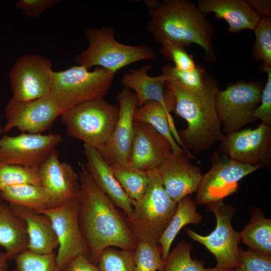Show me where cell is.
<instances>
[{
  "label": "cell",
  "mask_w": 271,
  "mask_h": 271,
  "mask_svg": "<svg viewBox=\"0 0 271 271\" xmlns=\"http://www.w3.org/2000/svg\"><path fill=\"white\" fill-rule=\"evenodd\" d=\"M78 175V221L88 249V259L96 265L101 252L110 246L134 251L138 241L126 216L96 186L85 165H81Z\"/></svg>",
  "instance_id": "1"
},
{
  "label": "cell",
  "mask_w": 271,
  "mask_h": 271,
  "mask_svg": "<svg viewBox=\"0 0 271 271\" xmlns=\"http://www.w3.org/2000/svg\"><path fill=\"white\" fill-rule=\"evenodd\" d=\"M144 3L150 17L148 30L157 42L168 41L184 48L195 44L203 49L208 61L215 60L214 28L193 3L186 0Z\"/></svg>",
  "instance_id": "2"
},
{
  "label": "cell",
  "mask_w": 271,
  "mask_h": 271,
  "mask_svg": "<svg viewBox=\"0 0 271 271\" xmlns=\"http://www.w3.org/2000/svg\"><path fill=\"white\" fill-rule=\"evenodd\" d=\"M166 86L175 96L173 110L187 123V127L178 133L187 152L191 154L189 149L194 153H200L220 142L224 134L215 108V95L218 90L216 83L212 82L200 93L186 91L169 83L166 82Z\"/></svg>",
  "instance_id": "3"
},
{
  "label": "cell",
  "mask_w": 271,
  "mask_h": 271,
  "mask_svg": "<svg viewBox=\"0 0 271 271\" xmlns=\"http://www.w3.org/2000/svg\"><path fill=\"white\" fill-rule=\"evenodd\" d=\"M148 174L146 192L141 199L134 201L126 221L138 242L157 244L175 213L177 203L166 191L157 168Z\"/></svg>",
  "instance_id": "4"
},
{
  "label": "cell",
  "mask_w": 271,
  "mask_h": 271,
  "mask_svg": "<svg viewBox=\"0 0 271 271\" xmlns=\"http://www.w3.org/2000/svg\"><path fill=\"white\" fill-rule=\"evenodd\" d=\"M114 35L113 28L109 26L86 30L89 44L76 56L77 64L89 70L94 66L102 68L115 74L127 65L155 58L156 54L150 46L125 45L117 41Z\"/></svg>",
  "instance_id": "5"
},
{
  "label": "cell",
  "mask_w": 271,
  "mask_h": 271,
  "mask_svg": "<svg viewBox=\"0 0 271 271\" xmlns=\"http://www.w3.org/2000/svg\"><path fill=\"white\" fill-rule=\"evenodd\" d=\"M114 75L102 68L90 71L79 65L54 71L49 95L62 114L79 104L103 98L113 83Z\"/></svg>",
  "instance_id": "6"
},
{
  "label": "cell",
  "mask_w": 271,
  "mask_h": 271,
  "mask_svg": "<svg viewBox=\"0 0 271 271\" xmlns=\"http://www.w3.org/2000/svg\"><path fill=\"white\" fill-rule=\"evenodd\" d=\"M118 113V106L102 98L79 104L61 116L70 136L99 151L108 141Z\"/></svg>",
  "instance_id": "7"
},
{
  "label": "cell",
  "mask_w": 271,
  "mask_h": 271,
  "mask_svg": "<svg viewBox=\"0 0 271 271\" xmlns=\"http://www.w3.org/2000/svg\"><path fill=\"white\" fill-rule=\"evenodd\" d=\"M207 211L216 218V226L209 235L203 236L189 228L185 229L192 240L203 245L214 256L216 267L235 269L238 265V245L241 241L240 232L235 230L231 220L236 210L233 206L226 204L223 200L207 205Z\"/></svg>",
  "instance_id": "8"
},
{
  "label": "cell",
  "mask_w": 271,
  "mask_h": 271,
  "mask_svg": "<svg viewBox=\"0 0 271 271\" xmlns=\"http://www.w3.org/2000/svg\"><path fill=\"white\" fill-rule=\"evenodd\" d=\"M262 89L258 83L241 82L217 91L215 108L223 132H235L255 120L252 114L260 103Z\"/></svg>",
  "instance_id": "9"
},
{
  "label": "cell",
  "mask_w": 271,
  "mask_h": 271,
  "mask_svg": "<svg viewBox=\"0 0 271 271\" xmlns=\"http://www.w3.org/2000/svg\"><path fill=\"white\" fill-rule=\"evenodd\" d=\"M211 161L212 167L202 175L196 191L194 200L196 205L223 200L236 192L243 178L262 168L241 164L218 152L213 153Z\"/></svg>",
  "instance_id": "10"
},
{
  "label": "cell",
  "mask_w": 271,
  "mask_h": 271,
  "mask_svg": "<svg viewBox=\"0 0 271 271\" xmlns=\"http://www.w3.org/2000/svg\"><path fill=\"white\" fill-rule=\"evenodd\" d=\"M53 72L52 62L47 58L33 54L22 56L9 74L12 98L28 101L49 95Z\"/></svg>",
  "instance_id": "11"
},
{
  "label": "cell",
  "mask_w": 271,
  "mask_h": 271,
  "mask_svg": "<svg viewBox=\"0 0 271 271\" xmlns=\"http://www.w3.org/2000/svg\"><path fill=\"white\" fill-rule=\"evenodd\" d=\"M77 198L48 209L37 211L51 219L58 241L57 262L62 269L79 255L88 259V249L79 226Z\"/></svg>",
  "instance_id": "12"
},
{
  "label": "cell",
  "mask_w": 271,
  "mask_h": 271,
  "mask_svg": "<svg viewBox=\"0 0 271 271\" xmlns=\"http://www.w3.org/2000/svg\"><path fill=\"white\" fill-rule=\"evenodd\" d=\"M63 140L60 134L22 133L0 139V165L39 168Z\"/></svg>",
  "instance_id": "13"
},
{
  "label": "cell",
  "mask_w": 271,
  "mask_h": 271,
  "mask_svg": "<svg viewBox=\"0 0 271 271\" xmlns=\"http://www.w3.org/2000/svg\"><path fill=\"white\" fill-rule=\"evenodd\" d=\"M220 152L241 164L269 166L271 162V126L261 123L224 134L220 141Z\"/></svg>",
  "instance_id": "14"
},
{
  "label": "cell",
  "mask_w": 271,
  "mask_h": 271,
  "mask_svg": "<svg viewBox=\"0 0 271 271\" xmlns=\"http://www.w3.org/2000/svg\"><path fill=\"white\" fill-rule=\"evenodd\" d=\"M118 117L106 144L98 151L110 166H128L133 138V116L138 107L136 93L124 87L117 95Z\"/></svg>",
  "instance_id": "15"
},
{
  "label": "cell",
  "mask_w": 271,
  "mask_h": 271,
  "mask_svg": "<svg viewBox=\"0 0 271 271\" xmlns=\"http://www.w3.org/2000/svg\"><path fill=\"white\" fill-rule=\"evenodd\" d=\"M5 114L6 122L3 132L16 128L25 133H41L48 129L61 113L49 94L28 101L12 98L8 103Z\"/></svg>",
  "instance_id": "16"
},
{
  "label": "cell",
  "mask_w": 271,
  "mask_h": 271,
  "mask_svg": "<svg viewBox=\"0 0 271 271\" xmlns=\"http://www.w3.org/2000/svg\"><path fill=\"white\" fill-rule=\"evenodd\" d=\"M169 141L150 125L133 122V138L128 166L141 171L157 169L172 155Z\"/></svg>",
  "instance_id": "17"
},
{
  "label": "cell",
  "mask_w": 271,
  "mask_h": 271,
  "mask_svg": "<svg viewBox=\"0 0 271 271\" xmlns=\"http://www.w3.org/2000/svg\"><path fill=\"white\" fill-rule=\"evenodd\" d=\"M41 186L56 206L77 198L79 175L68 163L61 162L54 150L39 167Z\"/></svg>",
  "instance_id": "18"
},
{
  "label": "cell",
  "mask_w": 271,
  "mask_h": 271,
  "mask_svg": "<svg viewBox=\"0 0 271 271\" xmlns=\"http://www.w3.org/2000/svg\"><path fill=\"white\" fill-rule=\"evenodd\" d=\"M157 169L166 191L176 203L196 192L202 176L186 154H172Z\"/></svg>",
  "instance_id": "19"
},
{
  "label": "cell",
  "mask_w": 271,
  "mask_h": 271,
  "mask_svg": "<svg viewBox=\"0 0 271 271\" xmlns=\"http://www.w3.org/2000/svg\"><path fill=\"white\" fill-rule=\"evenodd\" d=\"M83 148L86 167L95 184L126 216L129 215L133 210L134 201L126 195L113 176L110 165L96 149L85 144Z\"/></svg>",
  "instance_id": "20"
},
{
  "label": "cell",
  "mask_w": 271,
  "mask_h": 271,
  "mask_svg": "<svg viewBox=\"0 0 271 271\" xmlns=\"http://www.w3.org/2000/svg\"><path fill=\"white\" fill-rule=\"evenodd\" d=\"M151 67V65L147 64L138 69H130L122 76V84L136 93L138 107L149 101L175 105V98L172 91L168 88L164 93V87L167 82L166 75L162 73L157 76H149L148 72Z\"/></svg>",
  "instance_id": "21"
},
{
  "label": "cell",
  "mask_w": 271,
  "mask_h": 271,
  "mask_svg": "<svg viewBox=\"0 0 271 271\" xmlns=\"http://www.w3.org/2000/svg\"><path fill=\"white\" fill-rule=\"evenodd\" d=\"M197 8L206 15L214 13L218 19L224 20L229 33L245 29L254 30L261 18L248 3L243 0H199Z\"/></svg>",
  "instance_id": "22"
},
{
  "label": "cell",
  "mask_w": 271,
  "mask_h": 271,
  "mask_svg": "<svg viewBox=\"0 0 271 271\" xmlns=\"http://www.w3.org/2000/svg\"><path fill=\"white\" fill-rule=\"evenodd\" d=\"M10 205L26 223L28 250L37 254L54 253V249L58 247V241L50 218L35 210Z\"/></svg>",
  "instance_id": "23"
},
{
  "label": "cell",
  "mask_w": 271,
  "mask_h": 271,
  "mask_svg": "<svg viewBox=\"0 0 271 271\" xmlns=\"http://www.w3.org/2000/svg\"><path fill=\"white\" fill-rule=\"evenodd\" d=\"M174 106V105L163 104L155 101H147L142 106L137 107L133 121L147 123L165 137L171 145L173 154H186L182 149L184 145L170 114Z\"/></svg>",
  "instance_id": "24"
},
{
  "label": "cell",
  "mask_w": 271,
  "mask_h": 271,
  "mask_svg": "<svg viewBox=\"0 0 271 271\" xmlns=\"http://www.w3.org/2000/svg\"><path fill=\"white\" fill-rule=\"evenodd\" d=\"M26 224L7 202L0 203V246L9 260L28 250Z\"/></svg>",
  "instance_id": "25"
},
{
  "label": "cell",
  "mask_w": 271,
  "mask_h": 271,
  "mask_svg": "<svg viewBox=\"0 0 271 271\" xmlns=\"http://www.w3.org/2000/svg\"><path fill=\"white\" fill-rule=\"evenodd\" d=\"M202 220L201 214L197 211L196 204L190 196H186L177 203L175 213L158 241L165 261L173 240L182 227L189 224L198 225Z\"/></svg>",
  "instance_id": "26"
},
{
  "label": "cell",
  "mask_w": 271,
  "mask_h": 271,
  "mask_svg": "<svg viewBox=\"0 0 271 271\" xmlns=\"http://www.w3.org/2000/svg\"><path fill=\"white\" fill-rule=\"evenodd\" d=\"M0 198L11 205L40 211L56 207L41 186L23 184L0 191Z\"/></svg>",
  "instance_id": "27"
},
{
  "label": "cell",
  "mask_w": 271,
  "mask_h": 271,
  "mask_svg": "<svg viewBox=\"0 0 271 271\" xmlns=\"http://www.w3.org/2000/svg\"><path fill=\"white\" fill-rule=\"evenodd\" d=\"M241 240L253 250L271 255V220L261 213L251 216L240 232Z\"/></svg>",
  "instance_id": "28"
},
{
  "label": "cell",
  "mask_w": 271,
  "mask_h": 271,
  "mask_svg": "<svg viewBox=\"0 0 271 271\" xmlns=\"http://www.w3.org/2000/svg\"><path fill=\"white\" fill-rule=\"evenodd\" d=\"M162 69L167 77V83L191 93L204 92L213 82L205 78L204 70L197 65L190 71L180 70L170 65L163 66Z\"/></svg>",
  "instance_id": "29"
},
{
  "label": "cell",
  "mask_w": 271,
  "mask_h": 271,
  "mask_svg": "<svg viewBox=\"0 0 271 271\" xmlns=\"http://www.w3.org/2000/svg\"><path fill=\"white\" fill-rule=\"evenodd\" d=\"M110 167L113 176L127 197L135 201L141 199L148 185V172L132 169L128 166Z\"/></svg>",
  "instance_id": "30"
},
{
  "label": "cell",
  "mask_w": 271,
  "mask_h": 271,
  "mask_svg": "<svg viewBox=\"0 0 271 271\" xmlns=\"http://www.w3.org/2000/svg\"><path fill=\"white\" fill-rule=\"evenodd\" d=\"M192 245L187 241L182 240L169 252L166 260L164 271H215L217 268H206L204 262L192 259L191 251Z\"/></svg>",
  "instance_id": "31"
},
{
  "label": "cell",
  "mask_w": 271,
  "mask_h": 271,
  "mask_svg": "<svg viewBox=\"0 0 271 271\" xmlns=\"http://www.w3.org/2000/svg\"><path fill=\"white\" fill-rule=\"evenodd\" d=\"M23 184L41 186L39 168L0 165V191L10 186Z\"/></svg>",
  "instance_id": "32"
},
{
  "label": "cell",
  "mask_w": 271,
  "mask_h": 271,
  "mask_svg": "<svg viewBox=\"0 0 271 271\" xmlns=\"http://www.w3.org/2000/svg\"><path fill=\"white\" fill-rule=\"evenodd\" d=\"M134 271H164L166 261L157 244L140 241L134 250Z\"/></svg>",
  "instance_id": "33"
},
{
  "label": "cell",
  "mask_w": 271,
  "mask_h": 271,
  "mask_svg": "<svg viewBox=\"0 0 271 271\" xmlns=\"http://www.w3.org/2000/svg\"><path fill=\"white\" fill-rule=\"evenodd\" d=\"M100 271H134V251L105 248L97 262Z\"/></svg>",
  "instance_id": "34"
},
{
  "label": "cell",
  "mask_w": 271,
  "mask_h": 271,
  "mask_svg": "<svg viewBox=\"0 0 271 271\" xmlns=\"http://www.w3.org/2000/svg\"><path fill=\"white\" fill-rule=\"evenodd\" d=\"M13 271H62L56 258V253L37 254L27 250L15 258Z\"/></svg>",
  "instance_id": "35"
},
{
  "label": "cell",
  "mask_w": 271,
  "mask_h": 271,
  "mask_svg": "<svg viewBox=\"0 0 271 271\" xmlns=\"http://www.w3.org/2000/svg\"><path fill=\"white\" fill-rule=\"evenodd\" d=\"M255 41L252 48L253 58L271 67V19H261L254 30Z\"/></svg>",
  "instance_id": "36"
},
{
  "label": "cell",
  "mask_w": 271,
  "mask_h": 271,
  "mask_svg": "<svg viewBox=\"0 0 271 271\" xmlns=\"http://www.w3.org/2000/svg\"><path fill=\"white\" fill-rule=\"evenodd\" d=\"M236 271H271V255L248 249L239 248Z\"/></svg>",
  "instance_id": "37"
},
{
  "label": "cell",
  "mask_w": 271,
  "mask_h": 271,
  "mask_svg": "<svg viewBox=\"0 0 271 271\" xmlns=\"http://www.w3.org/2000/svg\"><path fill=\"white\" fill-rule=\"evenodd\" d=\"M160 44V53L166 59L172 61L177 69L190 71L196 67L193 56L187 52L185 48L168 41L162 42Z\"/></svg>",
  "instance_id": "38"
},
{
  "label": "cell",
  "mask_w": 271,
  "mask_h": 271,
  "mask_svg": "<svg viewBox=\"0 0 271 271\" xmlns=\"http://www.w3.org/2000/svg\"><path fill=\"white\" fill-rule=\"evenodd\" d=\"M263 70L267 73L265 85L262 90L260 104L253 112L254 119H259L261 123L271 126V67L263 65Z\"/></svg>",
  "instance_id": "39"
},
{
  "label": "cell",
  "mask_w": 271,
  "mask_h": 271,
  "mask_svg": "<svg viewBox=\"0 0 271 271\" xmlns=\"http://www.w3.org/2000/svg\"><path fill=\"white\" fill-rule=\"evenodd\" d=\"M59 0H20L16 7L21 10L24 16L28 19L38 18L46 10L59 3Z\"/></svg>",
  "instance_id": "40"
},
{
  "label": "cell",
  "mask_w": 271,
  "mask_h": 271,
  "mask_svg": "<svg viewBox=\"0 0 271 271\" xmlns=\"http://www.w3.org/2000/svg\"><path fill=\"white\" fill-rule=\"evenodd\" d=\"M62 271H100L97 265L92 263L87 257L79 255L71 261Z\"/></svg>",
  "instance_id": "41"
},
{
  "label": "cell",
  "mask_w": 271,
  "mask_h": 271,
  "mask_svg": "<svg viewBox=\"0 0 271 271\" xmlns=\"http://www.w3.org/2000/svg\"><path fill=\"white\" fill-rule=\"evenodd\" d=\"M247 2L258 14L269 17L271 15V1L269 0H249Z\"/></svg>",
  "instance_id": "42"
},
{
  "label": "cell",
  "mask_w": 271,
  "mask_h": 271,
  "mask_svg": "<svg viewBox=\"0 0 271 271\" xmlns=\"http://www.w3.org/2000/svg\"><path fill=\"white\" fill-rule=\"evenodd\" d=\"M8 261L5 252H0V271H8Z\"/></svg>",
  "instance_id": "43"
},
{
  "label": "cell",
  "mask_w": 271,
  "mask_h": 271,
  "mask_svg": "<svg viewBox=\"0 0 271 271\" xmlns=\"http://www.w3.org/2000/svg\"><path fill=\"white\" fill-rule=\"evenodd\" d=\"M215 271H236L235 269H219L217 268Z\"/></svg>",
  "instance_id": "44"
},
{
  "label": "cell",
  "mask_w": 271,
  "mask_h": 271,
  "mask_svg": "<svg viewBox=\"0 0 271 271\" xmlns=\"http://www.w3.org/2000/svg\"><path fill=\"white\" fill-rule=\"evenodd\" d=\"M2 133H3V127L0 124V134H1Z\"/></svg>",
  "instance_id": "45"
},
{
  "label": "cell",
  "mask_w": 271,
  "mask_h": 271,
  "mask_svg": "<svg viewBox=\"0 0 271 271\" xmlns=\"http://www.w3.org/2000/svg\"><path fill=\"white\" fill-rule=\"evenodd\" d=\"M3 201V200L0 198V203H1Z\"/></svg>",
  "instance_id": "46"
}]
</instances>
